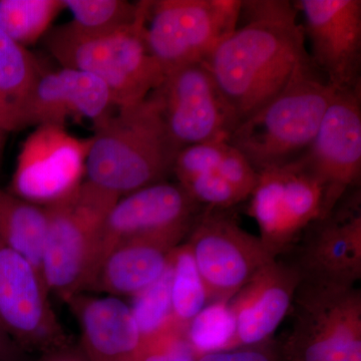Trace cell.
<instances>
[{
  "mask_svg": "<svg viewBox=\"0 0 361 361\" xmlns=\"http://www.w3.org/2000/svg\"><path fill=\"white\" fill-rule=\"evenodd\" d=\"M240 13H245L246 25L203 61L239 123L279 94L296 68L310 59L292 2L242 1Z\"/></svg>",
  "mask_w": 361,
  "mask_h": 361,
  "instance_id": "obj_1",
  "label": "cell"
},
{
  "mask_svg": "<svg viewBox=\"0 0 361 361\" xmlns=\"http://www.w3.org/2000/svg\"><path fill=\"white\" fill-rule=\"evenodd\" d=\"M87 180L126 196L165 182L179 147L173 141L151 94L141 103L116 109L94 123Z\"/></svg>",
  "mask_w": 361,
  "mask_h": 361,
  "instance_id": "obj_2",
  "label": "cell"
},
{
  "mask_svg": "<svg viewBox=\"0 0 361 361\" xmlns=\"http://www.w3.org/2000/svg\"><path fill=\"white\" fill-rule=\"evenodd\" d=\"M334 94L310 59L279 94L239 123L228 142L256 172L298 160L310 148Z\"/></svg>",
  "mask_w": 361,
  "mask_h": 361,
  "instance_id": "obj_3",
  "label": "cell"
},
{
  "mask_svg": "<svg viewBox=\"0 0 361 361\" xmlns=\"http://www.w3.org/2000/svg\"><path fill=\"white\" fill-rule=\"evenodd\" d=\"M147 2L140 1L137 20L126 27L85 35L65 23L49 30L42 39L44 47L61 68L85 71L101 80L116 109L141 103L165 78L145 39Z\"/></svg>",
  "mask_w": 361,
  "mask_h": 361,
  "instance_id": "obj_4",
  "label": "cell"
},
{
  "mask_svg": "<svg viewBox=\"0 0 361 361\" xmlns=\"http://www.w3.org/2000/svg\"><path fill=\"white\" fill-rule=\"evenodd\" d=\"M118 199L85 180L70 196L47 206L49 230L42 274L49 293L63 302L85 291L97 235Z\"/></svg>",
  "mask_w": 361,
  "mask_h": 361,
  "instance_id": "obj_5",
  "label": "cell"
},
{
  "mask_svg": "<svg viewBox=\"0 0 361 361\" xmlns=\"http://www.w3.org/2000/svg\"><path fill=\"white\" fill-rule=\"evenodd\" d=\"M286 341L293 361H361V292L302 279Z\"/></svg>",
  "mask_w": 361,
  "mask_h": 361,
  "instance_id": "obj_6",
  "label": "cell"
},
{
  "mask_svg": "<svg viewBox=\"0 0 361 361\" xmlns=\"http://www.w3.org/2000/svg\"><path fill=\"white\" fill-rule=\"evenodd\" d=\"M239 0H148L145 39L164 73L202 63L237 28Z\"/></svg>",
  "mask_w": 361,
  "mask_h": 361,
  "instance_id": "obj_7",
  "label": "cell"
},
{
  "mask_svg": "<svg viewBox=\"0 0 361 361\" xmlns=\"http://www.w3.org/2000/svg\"><path fill=\"white\" fill-rule=\"evenodd\" d=\"M222 211L207 208L187 236L186 243L205 284L209 303L231 300L278 255L260 237L245 231Z\"/></svg>",
  "mask_w": 361,
  "mask_h": 361,
  "instance_id": "obj_8",
  "label": "cell"
},
{
  "mask_svg": "<svg viewBox=\"0 0 361 361\" xmlns=\"http://www.w3.org/2000/svg\"><path fill=\"white\" fill-rule=\"evenodd\" d=\"M151 94L180 149L204 142H229L239 125L203 61L166 73Z\"/></svg>",
  "mask_w": 361,
  "mask_h": 361,
  "instance_id": "obj_9",
  "label": "cell"
},
{
  "mask_svg": "<svg viewBox=\"0 0 361 361\" xmlns=\"http://www.w3.org/2000/svg\"><path fill=\"white\" fill-rule=\"evenodd\" d=\"M92 142L59 126L35 128L21 145L9 191L39 206L63 200L84 183Z\"/></svg>",
  "mask_w": 361,
  "mask_h": 361,
  "instance_id": "obj_10",
  "label": "cell"
},
{
  "mask_svg": "<svg viewBox=\"0 0 361 361\" xmlns=\"http://www.w3.org/2000/svg\"><path fill=\"white\" fill-rule=\"evenodd\" d=\"M257 173L249 214L261 240L279 254L322 217V187L301 159Z\"/></svg>",
  "mask_w": 361,
  "mask_h": 361,
  "instance_id": "obj_11",
  "label": "cell"
},
{
  "mask_svg": "<svg viewBox=\"0 0 361 361\" xmlns=\"http://www.w3.org/2000/svg\"><path fill=\"white\" fill-rule=\"evenodd\" d=\"M42 273L0 240V323L23 350L68 345Z\"/></svg>",
  "mask_w": 361,
  "mask_h": 361,
  "instance_id": "obj_12",
  "label": "cell"
},
{
  "mask_svg": "<svg viewBox=\"0 0 361 361\" xmlns=\"http://www.w3.org/2000/svg\"><path fill=\"white\" fill-rule=\"evenodd\" d=\"M361 87L336 90L310 148L301 160L323 190L322 217L336 210L361 175Z\"/></svg>",
  "mask_w": 361,
  "mask_h": 361,
  "instance_id": "obj_13",
  "label": "cell"
},
{
  "mask_svg": "<svg viewBox=\"0 0 361 361\" xmlns=\"http://www.w3.org/2000/svg\"><path fill=\"white\" fill-rule=\"evenodd\" d=\"M200 213L201 205L179 184L161 182L121 197L97 235L87 288L97 266L118 244L140 237L190 232Z\"/></svg>",
  "mask_w": 361,
  "mask_h": 361,
  "instance_id": "obj_14",
  "label": "cell"
},
{
  "mask_svg": "<svg viewBox=\"0 0 361 361\" xmlns=\"http://www.w3.org/2000/svg\"><path fill=\"white\" fill-rule=\"evenodd\" d=\"M310 59L336 90L357 89L361 68L360 0H299Z\"/></svg>",
  "mask_w": 361,
  "mask_h": 361,
  "instance_id": "obj_15",
  "label": "cell"
},
{
  "mask_svg": "<svg viewBox=\"0 0 361 361\" xmlns=\"http://www.w3.org/2000/svg\"><path fill=\"white\" fill-rule=\"evenodd\" d=\"M302 275L276 260L264 266L229 301L235 320L232 349L263 343L291 310Z\"/></svg>",
  "mask_w": 361,
  "mask_h": 361,
  "instance_id": "obj_16",
  "label": "cell"
},
{
  "mask_svg": "<svg viewBox=\"0 0 361 361\" xmlns=\"http://www.w3.org/2000/svg\"><path fill=\"white\" fill-rule=\"evenodd\" d=\"M113 99L101 80L85 71L63 68L42 73L33 87L23 116V129L73 121L97 123L111 113Z\"/></svg>",
  "mask_w": 361,
  "mask_h": 361,
  "instance_id": "obj_17",
  "label": "cell"
},
{
  "mask_svg": "<svg viewBox=\"0 0 361 361\" xmlns=\"http://www.w3.org/2000/svg\"><path fill=\"white\" fill-rule=\"evenodd\" d=\"M360 199L344 209L315 221L306 239L300 262L302 279L320 283L355 286L361 277Z\"/></svg>",
  "mask_w": 361,
  "mask_h": 361,
  "instance_id": "obj_18",
  "label": "cell"
},
{
  "mask_svg": "<svg viewBox=\"0 0 361 361\" xmlns=\"http://www.w3.org/2000/svg\"><path fill=\"white\" fill-rule=\"evenodd\" d=\"M80 329V350L87 361H142L139 329L129 304L116 297L84 293L65 302Z\"/></svg>",
  "mask_w": 361,
  "mask_h": 361,
  "instance_id": "obj_19",
  "label": "cell"
},
{
  "mask_svg": "<svg viewBox=\"0 0 361 361\" xmlns=\"http://www.w3.org/2000/svg\"><path fill=\"white\" fill-rule=\"evenodd\" d=\"M189 233H165L118 244L97 266L85 292L133 298L163 276L173 252Z\"/></svg>",
  "mask_w": 361,
  "mask_h": 361,
  "instance_id": "obj_20",
  "label": "cell"
},
{
  "mask_svg": "<svg viewBox=\"0 0 361 361\" xmlns=\"http://www.w3.org/2000/svg\"><path fill=\"white\" fill-rule=\"evenodd\" d=\"M39 61L26 47L0 30V130H23V116L33 87L42 75Z\"/></svg>",
  "mask_w": 361,
  "mask_h": 361,
  "instance_id": "obj_21",
  "label": "cell"
},
{
  "mask_svg": "<svg viewBox=\"0 0 361 361\" xmlns=\"http://www.w3.org/2000/svg\"><path fill=\"white\" fill-rule=\"evenodd\" d=\"M49 220L47 207L0 189V240L27 259L40 273Z\"/></svg>",
  "mask_w": 361,
  "mask_h": 361,
  "instance_id": "obj_22",
  "label": "cell"
},
{
  "mask_svg": "<svg viewBox=\"0 0 361 361\" xmlns=\"http://www.w3.org/2000/svg\"><path fill=\"white\" fill-rule=\"evenodd\" d=\"M65 8L63 0H0V30L26 47L44 39Z\"/></svg>",
  "mask_w": 361,
  "mask_h": 361,
  "instance_id": "obj_23",
  "label": "cell"
},
{
  "mask_svg": "<svg viewBox=\"0 0 361 361\" xmlns=\"http://www.w3.org/2000/svg\"><path fill=\"white\" fill-rule=\"evenodd\" d=\"M173 319L186 327L209 303L208 293L191 249L187 243L180 244L171 257Z\"/></svg>",
  "mask_w": 361,
  "mask_h": 361,
  "instance_id": "obj_24",
  "label": "cell"
},
{
  "mask_svg": "<svg viewBox=\"0 0 361 361\" xmlns=\"http://www.w3.org/2000/svg\"><path fill=\"white\" fill-rule=\"evenodd\" d=\"M73 20L68 25L85 35H104L132 25L140 13V1L126 0H63Z\"/></svg>",
  "mask_w": 361,
  "mask_h": 361,
  "instance_id": "obj_25",
  "label": "cell"
},
{
  "mask_svg": "<svg viewBox=\"0 0 361 361\" xmlns=\"http://www.w3.org/2000/svg\"><path fill=\"white\" fill-rule=\"evenodd\" d=\"M186 336L198 356L232 349L235 320L229 301H213L189 323Z\"/></svg>",
  "mask_w": 361,
  "mask_h": 361,
  "instance_id": "obj_26",
  "label": "cell"
},
{
  "mask_svg": "<svg viewBox=\"0 0 361 361\" xmlns=\"http://www.w3.org/2000/svg\"><path fill=\"white\" fill-rule=\"evenodd\" d=\"M171 281L172 269L170 261L168 269L160 279L132 298L130 307L139 329L142 348L147 342L175 322L171 300Z\"/></svg>",
  "mask_w": 361,
  "mask_h": 361,
  "instance_id": "obj_27",
  "label": "cell"
},
{
  "mask_svg": "<svg viewBox=\"0 0 361 361\" xmlns=\"http://www.w3.org/2000/svg\"><path fill=\"white\" fill-rule=\"evenodd\" d=\"M178 184L199 205H205L207 208L225 210L246 199L217 172L192 176Z\"/></svg>",
  "mask_w": 361,
  "mask_h": 361,
  "instance_id": "obj_28",
  "label": "cell"
},
{
  "mask_svg": "<svg viewBox=\"0 0 361 361\" xmlns=\"http://www.w3.org/2000/svg\"><path fill=\"white\" fill-rule=\"evenodd\" d=\"M186 329L173 322L145 344L142 361H197L199 356L188 341Z\"/></svg>",
  "mask_w": 361,
  "mask_h": 361,
  "instance_id": "obj_29",
  "label": "cell"
},
{
  "mask_svg": "<svg viewBox=\"0 0 361 361\" xmlns=\"http://www.w3.org/2000/svg\"><path fill=\"white\" fill-rule=\"evenodd\" d=\"M197 361H274L272 356L255 346L239 348L199 356Z\"/></svg>",
  "mask_w": 361,
  "mask_h": 361,
  "instance_id": "obj_30",
  "label": "cell"
},
{
  "mask_svg": "<svg viewBox=\"0 0 361 361\" xmlns=\"http://www.w3.org/2000/svg\"><path fill=\"white\" fill-rule=\"evenodd\" d=\"M0 361H23V349L0 323Z\"/></svg>",
  "mask_w": 361,
  "mask_h": 361,
  "instance_id": "obj_31",
  "label": "cell"
},
{
  "mask_svg": "<svg viewBox=\"0 0 361 361\" xmlns=\"http://www.w3.org/2000/svg\"><path fill=\"white\" fill-rule=\"evenodd\" d=\"M39 361H87L80 349L71 348L70 344L44 353Z\"/></svg>",
  "mask_w": 361,
  "mask_h": 361,
  "instance_id": "obj_32",
  "label": "cell"
},
{
  "mask_svg": "<svg viewBox=\"0 0 361 361\" xmlns=\"http://www.w3.org/2000/svg\"><path fill=\"white\" fill-rule=\"evenodd\" d=\"M6 133L0 130V167H1L2 157H4V147H6Z\"/></svg>",
  "mask_w": 361,
  "mask_h": 361,
  "instance_id": "obj_33",
  "label": "cell"
}]
</instances>
